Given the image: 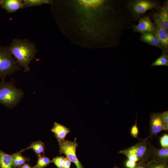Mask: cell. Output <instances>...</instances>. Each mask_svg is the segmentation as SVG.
I'll list each match as a JSON object with an SVG mask.
<instances>
[{
	"label": "cell",
	"instance_id": "6da1fadb",
	"mask_svg": "<svg viewBox=\"0 0 168 168\" xmlns=\"http://www.w3.org/2000/svg\"><path fill=\"white\" fill-rule=\"evenodd\" d=\"M127 0L66 1L64 29L70 39L86 47H117L123 30L133 21L126 7Z\"/></svg>",
	"mask_w": 168,
	"mask_h": 168
},
{
	"label": "cell",
	"instance_id": "7a4b0ae2",
	"mask_svg": "<svg viewBox=\"0 0 168 168\" xmlns=\"http://www.w3.org/2000/svg\"><path fill=\"white\" fill-rule=\"evenodd\" d=\"M0 48L12 55L25 72L30 71V64L37 51L35 44L26 39H14L9 45Z\"/></svg>",
	"mask_w": 168,
	"mask_h": 168
},
{
	"label": "cell",
	"instance_id": "3957f363",
	"mask_svg": "<svg viewBox=\"0 0 168 168\" xmlns=\"http://www.w3.org/2000/svg\"><path fill=\"white\" fill-rule=\"evenodd\" d=\"M24 92L15 85V81L9 82L2 80L0 82V103L8 108H12L21 101Z\"/></svg>",
	"mask_w": 168,
	"mask_h": 168
},
{
	"label": "cell",
	"instance_id": "277c9868",
	"mask_svg": "<svg viewBox=\"0 0 168 168\" xmlns=\"http://www.w3.org/2000/svg\"><path fill=\"white\" fill-rule=\"evenodd\" d=\"M161 7L159 2L152 0H127L126 3V8L133 21H137L149 10L157 11Z\"/></svg>",
	"mask_w": 168,
	"mask_h": 168
},
{
	"label": "cell",
	"instance_id": "5b68a950",
	"mask_svg": "<svg viewBox=\"0 0 168 168\" xmlns=\"http://www.w3.org/2000/svg\"><path fill=\"white\" fill-rule=\"evenodd\" d=\"M153 146L151 142L146 139H142L140 142L128 148L122 150L118 153L123 155L126 153L133 154L138 158V162L147 163L149 160Z\"/></svg>",
	"mask_w": 168,
	"mask_h": 168
},
{
	"label": "cell",
	"instance_id": "8992f818",
	"mask_svg": "<svg viewBox=\"0 0 168 168\" xmlns=\"http://www.w3.org/2000/svg\"><path fill=\"white\" fill-rule=\"evenodd\" d=\"M21 69L14 58L0 48V78L4 80L7 76Z\"/></svg>",
	"mask_w": 168,
	"mask_h": 168
},
{
	"label": "cell",
	"instance_id": "52a82bcc",
	"mask_svg": "<svg viewBox=\"0 0 168 168\" xmlns=\"http://www.w3.org/2000/svg\"><path fill=\"white\" fill-rule=\"evenodd\" d=\"M75 138L74 141L64 140L58 141L59 146V154H64L71 162L74 163L76 168H84L83 165L78 159L76 153L78 144Z\"/></svg>",
	"mask_w": 168,
	"mask_h": 168
},
{
	"label": "cell",
	"instance_id": "ba28073f",
	"mask_svg": "<svg viewBox=\"0 0 168 168\" xmlns=\"http://www.w3.org/2000/svg\"><path fill=\"white\" fill-rule=\"evenodd\" d=\"M137 21L138 22V24L133 25L131 24L129 27L132 28L134 32L141 33L150 32L154 33L155 24L152 21L149 16H144Z\"/></svg>",
	"mask_w": 168,
	"mask_h": 168
},
{
	"label": "cell",
	"instance_id": "9c48e42d",
	"mask_svg": "<svg viewBox=\"0 0 168 168\" xmlns=\"http://www.w3.org/2000/svg\"><path fill=\"white\" fill-rule=\"evenodd\" d=\"M150 133L146 139L152 138L156 136L161 131L163 130L164 122L163 120L162 112H154L152 113L150 119Z\"/></svg>",
	"mask_w": 168,
	"mask_h": 168
},
{
	"label": "cell",
	"instance_id": "30bf717a",
	"mask_svg": "<svg viewBox=\"0 0 168 168\" xmlns=\"http://www.w3.org/2000/svg\"><path fill=\"white\" fill-rule=\"evenodd\" d=\"M152 17L155 24L168 31V11L161 7L158 10L153 13Z\"/></svg>",
	"mask_w": 168,
	"mask_h": 168
},
{
	"label": "cell",
	"instance_id": "8fae6325",
	"mask_svg": "<svg viewBox=\"0 0 168 168\" xmlns=\"http://www.w3.org/2000/svg\"><path fill=\"white\" fill-rule=\"evenodd\" d=\"M149 160L168 164V148H157L153 146Z\"/></svg>",
	"mask_w": 168,
	"mask_h": 168
},
{
	"label": "cell",
	"instance_id": "7c38bea8",
	"mask_svg": "<svg viewBox=\"0 0 168 168\" xmlns=\"http://www.w3.org/2000/svg\"><path fill=\"white\" fill-rule=\"evenodd\" d=\"M0 6L9 13L14 12L25 8L23 0H0Z\"/></svg>",
	"mask_w": 168,
	"mask_h": 168
},
{
	"label": "cell",
	"instance_id": "4fadbf2b",
	"mask_svg": "<svg viewBox=\"0 0 168 168\" xmlns=\"http://www.w3.org/2000/svg\"><path fill=\"white\" fill-rule=\"evenodd\" d=\"M139 40L142 42L147 43L149 45L158 47L161 49L162 51L166 53L158 38L153 33L148 32L142 33Z\"/></svg>",
	"mask_w": 168,
	"mask_h": 168
},
{
	"label": "cell",
	"instance_id": "5bb4252c",
	"mask_svg": "<svg viewBox=\"0 0 168 168\" xmlns=\"http://www.w3.org/2000/svg\"><path fill=\"white\" fill-rule=\"evenodd\" d=\"M51 131L54 133L58 141L64 140L66 136L70 132L69 128L56 122L54 123L53 128Z\"/></svg>",
	"mask_w": 168,
	"mask_h": 168
},
{
	"label": "cell",
	"instance_id": "9a60e30c",
	"mask_svg": "<svg viewBox=\"0 0 168 168\" xmlns=\"http://www.w3.org/2000/svg\"><path fill=\"white\" fill-rule=\"evenodd\" d=\"M154 34L160 40L166 52H168V31L155 24Z\"/></svg>",
	"mask_w": 168,
	"mask_h": 168
},
{
	"label": "cell",
	"instance_id": "2e32d148",
	"mask_svg": "<svg viewBox=\"0 0 168 168\" xmlns=\"http://www.w3.org/2000/svg\"><path fill=\"white\" fill-rule=\"evenodd\" d=\"M0 168H13L12 155L6 153L0 149Z\"/></svg>",
	"mask_w": 168,
	"mask_h": 168
},
{
	"label": "cell",
	"instance_id": "e0dca14e",
	"mask_svg": "<svg viewBox=\"0 0 168 168\" xmlns=\"http://www.w3.org/2000/svg\"><path fill=\"white\" fill-rule=\"evenodd\" d=\"M30 149H32L36 155L38 156H41L42 154L44 155L45 148L44 142L40 141H38L33 142L28 147L20 151L22 152L25 150Z\"/></svg>",
	"mask_w": 168,
	"mask_h": 168
},
{
	"label": "cell",
	"instance_id": "ac0fdd59",
	"mask_svg": "<svg viewBox=\"0 0 168 168\" xmlns=\"http://www.w3.org/2000/svg\"><path fill=\"white\" fill-rule=\"evenodd\" d=\"M12 155L13 168L20 167L30 160L29 158L23 156L21 151Z\"/></svg>",
	"mask_w": 168,
	"mask_h": 168
},
{
	"label": "cell",
	"instance_id": "d6986e66",
	"mask_svg": "<svg viewBox=\"0 0 168 168\" xmlns=\"http://www.w3.org/2000/svg\"><path fill=\"white\" fill-rule=\"evenodd\" d=\"M151 65L152 66H168V54L166 52L162 51L161 55L152 63Z\"/></svg>",
	"mask_w": 168,
	"mask_h": 168
},
{
	"label": "cell",
	"instance_id": "ffe728a7",
	"mask_svg": "<svg viewBox=\"0 0 168 168\" xmlns=\"http://www.w3.org/2000/svg\"><path fill=\"white\" fill-rule=\"evenodd\" d=\"M38 160L36 165L33 168H44L52 162V160H50L44 155L38 156Z\"/></svg>",
	"mask_w": 168,
	"mask_h": 168
},
{
	"label": "cell",
	"instance_id": "44dd1931",
	"mask_svg": "<svg viewBox=\"0 0 168 168\" xmlns=\"http://www.w3.org/2000/svg\"><path fill=\"white\" fill-rule=\"evenodd\" d=\"M53 1L49 0H24L25 7L38 6L45 4H51Z\"/></svg>",
	"mask_w": 168,
	"mask_h": 168
},
{
	"label": "cell",
	"instance_id": "7402d4cb",
	"mask_svg": "<svg viewBox=\"0 0 168 168\" xmlns=\"http://www.w3.org/2000/svg\"><path fill=\"white\" fill-rule=\"evenodd\" d=\"M147 168H168V164L149 160L147 163Z\"/></svg>",
	"mask_w": 168,
	"mask_h": 168
},
{
	"label": "cell",
	"instance_id": "603a6c76",
	"mask_svg": "<svg viewBox=\"0 0 168 168\" xmlns=\"http://www.w3.org/2000/svg\"><path fill=\"white\" fill-rule=\"evenodd\" d=\"M64 161L65 158L63 156H57L53 158L52 162L58 168H63Z\"/></svg>",
	"mask_w": 168,
	"mask_h": 168
},
{
	"label": "cell",
	"instance_id": "cb8c5ba5",
	"mask_svg": "<svg viewBox=\"0 0 168 168\" xmlns=\"http://www.w3.org/2000/svg\"><path fill=\"white\" fill-rule=\"evenodd\" d=\"M137 116L136 117V118L135 120V124L133 125L131 128L130 130V134L134 138H138V135L139 133L138 128L137 126Z\"/></svg>",
	"mask_w": 168,
	"mask_h": 168
},
{
	"label": "cell",
	"instance_id": "d4e9b609",
	"mask_svg": "<svg viewBox=\"0 0 168 168\" xmlns=\"http://www.w3.org/2000/svg\"><path fill=\"white\" fill-rule=\"evenodd\" d=\"M160 142L162 148H168V134L166 133L160 138Z\"/></svg>",
	"mask_w": 168,
	"mask_h": 168
},
{
	"label": "cell",
	"instance_id": "484cf974",
	"mask_svg": "<svg viewBox=\"0 0 168 168\" xmlns=\"http://www.w3.org/2000/svg\"><path fill=\"white\" fill-rule=\"evenodd\" d=\"M137 163L136 162L127 159L124 162V165L126 168H134Z\"/></svg>",
	"mask_w": 168,
	"mask_h": 168
},
{
	"label": "cell",
	"instance_id": "4316f807",
	"mask_svg": "<svg viewBox=\"0 0 168 168\" xmlns=\"http://www.w3.org/2000/svg\"><path fill=\"white\" fill-rule=\"evenodd\" d=\"M163 120L164 124L168 123V111H166L162 112Z\"/></svg>",
	"mask_w": 168,
	"mask_h": 168
},
{
	"label": "cell",
	"instance_id": "83f0119b",
	"mask_svg": "<svg viewBox=\"0 0 168 168\" xmlns=\"http://www.w3.org/2000/svg\"><path fill=\"white\" fill-rule=\"evenodd\" d=\"M71 162L66 156L65 158V161L63 164V168H70Z\"/></svg>",
	"mask_w": 168,
	"mask_h": 168
},
{
	"label": "cell",
	"instance_id": "f1b7e54d",
	"mask_svg": "<svg viewBox=\"0 0 168 168\" xmlns=\"http://www.w3.org/2000/svg\"><path fill=\"white\" fill-rule=\"evenodd\" d=\"M134 168H147L146 163L140 162L137 163Z\"/></svg>",
	"mask_w": 168,
	"mask_h": 168
},
{
	"label": "cell",
	"instance_id": "f546056e",
	"mask_svg": "<svg viewBox=\"0 0 168 168\" xmlns=\"http://www.w3.org/2000/svg\"><path fill=\"white\" fill-rule=\"evenodd\" d=\"M19 168H33V167H31L27 163H25L23 165Z\"/></svg>",
	"mask_w": 168,
	"mask_h": 168
},
{
	"label": "cell",
	"instance_id": "4dcf8cb0",
	"mask_svg": "<svg viewBox=\"0 0 168 168\" xmlns=\"http://www.w3.org/2000/svg\"><path fill=\"white\" fill-rule=\"evenodd\" d=\"M165 130L166 131H168V123L164 124L163 127V130Z\"/></svg>",
	"mask_w": 168,
	"mask_h": 168
},
{
	"label": "cell",
	"instance_id": "1f68e13d",
	"mask_svg": "<svg viewBox=\"0 0 168 168\" xmlns=\"http://www.w3.org/2000/svg\"><path fill=\"white\" fill-rule=\"evenodd\" d=\"M113 168H119V167L117 166L116 165H115Z\"/></svg>",
	"mask_w": 168,
	"mask_h": 168
}]
</instances>
